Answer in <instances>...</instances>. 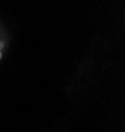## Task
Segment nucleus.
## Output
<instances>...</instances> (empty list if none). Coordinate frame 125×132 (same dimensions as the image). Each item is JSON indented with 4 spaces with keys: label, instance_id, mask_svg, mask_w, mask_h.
<instances>
[{
    "label": "nucleus",
    "instance_id": "obj_1",
    "mask_svg": "<svg viewBox=\"0 0 125 132\" xmlns=\"http://www.w3.org/2000/svg\"><path fill=\"white\" fill-rule=\"evenodd\" d=\"M0 58H2V53H0Z\"/></svg>",
    "mask_w": 125,
    "mask_h": 132
}]
</instances>
